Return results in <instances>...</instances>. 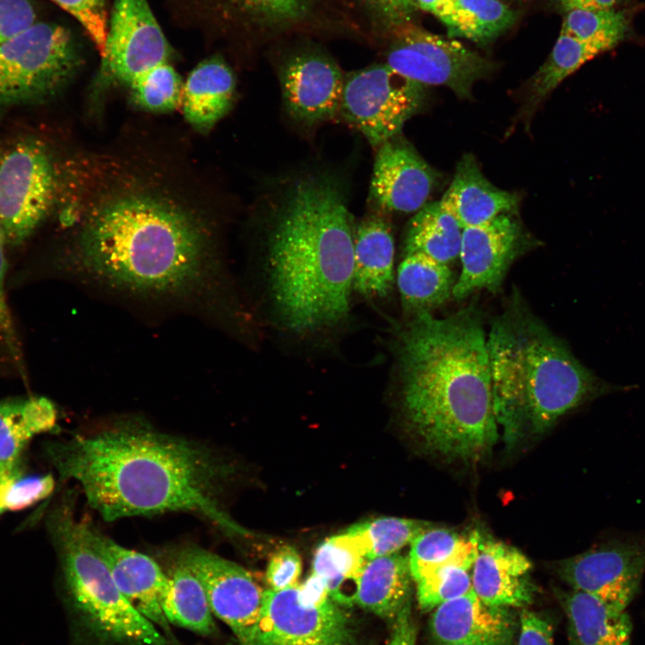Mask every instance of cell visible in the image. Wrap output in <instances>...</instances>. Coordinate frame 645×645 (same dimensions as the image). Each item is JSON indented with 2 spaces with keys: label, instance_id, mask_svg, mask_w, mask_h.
Returning <instances> with one entry per match:
<instances>
[{
  "label": "cell",
  "instance_id": "1",
  "mask_svg": "<svg viewBox=\"0 0 645 645\" xmlns=\"http://www.w3.org/2000/svg\"><path fill=\"white\" fill-rule=\"evenodd\" d=\"M61 479L75 480L89 505L108 522L184 512L230 536H245L222 506L232 466L207 445L123 420L49 445Z\"/></svg>",
  "mask_w": 645,
  "mask_h": 645
},
{
  "label": "cell",
  "instance_id": "2",
  "mask_svg": "<svg viewBox=\"0 0 645 645\" xmlns=\"http://www.w3.org/2000/svg\"><path fill=\"white\" fill-rule=\"evenodd\" d=\"M486 334L473 309L444 318L415 314L398 339L402 408L424 446L464 461L498 438Z\"/></svg>",
  "mask_w": 645,
  "mask_h": 645
},
{
  "label": "cell",
  "instance_id": "3",
  "mask_svg": "<svg viewBox=\"0 0 645 645\" xmlns=\"http://www.w3.org/2000/svg\"><path fill=\"white\" fill-rule=\"evenodd\" d=\"M355 232L353 216L335 180L308 176L288 189L268 238L271 299L288 330L314 333L347 317Z\"/></svg>",
  "mask_w": 645,
  "mask_h": 645
},
{
  "label": "cell",
  "instance_id": "4",
  "mask_svg": "<svg viewBox=\"0 0 645 645\" xmlns=\"http://www.w3.org/2000/svg\"><path fill=\"white\" fill-rule=\"evenodd\" d=\"M206 231L169 200L127 193L90 213L78 241L82 269L99 281L144 294H181L210 274Z\"/></svg>",
  "mask_w": 645,
  "mask_h": 645
},
{
  "label": "cell",
  "instance_id": "5",
  "mask_svg": "<svg viewBox=\"0 0 645 645\" xmlns=\"http://www.w3.org/2000/svg\"><path fill=\"white\" fill-rule=\"evenodd\" d=\"M493 407L508 447L543 434L564 414L630 389L598 378L517 297L486 336Z\"/></svg>",
  "mask_w": 645,
  "mask_h": 645
},
{
  "label": "cell",
  "instance_id": "6",
  "mask_svg": "<svg viewBox=\"0 0 645 645\" xmlns=\"http://www.w3.org/2000/svg\"><path fill=\"white\" fill-rule=\"evenodd\" d=\"M73 502V501H72ZM72 502L52 512L48 525L72 606L99 640L119 645H167L166 637L122 594L88 541Z\"/></svg>",
  "mask_w": 645,
  "mask_h": 645
},
{
  "label": "cell",
  "instance_id": "7",
  "mask_svg": "<svg viewBox=\"0 0 645 645\" xmlns=\"http://www.w3.org/2000/svg\"><path fill=\"white\" fill-rule=\"evenodd\" d=\"M78 64L71 32L59 24L38 21L0 44V107L50 98L71 79Z\"/></svg>",
  "mask_w": 645,
  "mask_h": 645
},
{
  "label": "cell",
  "instance_id": "8",
  "mask_svg": "<svg viewBox=\"0 0 645 645\" xmlns=\"http://www.w3.org/2000/svg\"><path fill=\"white\" fill-rule=\"evenodd\" d=\"M57 192L51 155L36 137L0 144V225L5 242L27 239L49 214Z\"/></svg>",
  "mask_w": 645,
  "mask_h": 645
},
{
  "label": "cell",
  "instance_id": "9",
  "mask_svg": "<svg viewBox=\"0 0 645 645\" xmlns=\"http://www.w3.org/2000/svg\"><path fill=\"white\" fill-rule=\"evenodd\" d=\"M424 86L386 64L371 65L344 78L340 113L378 148L422 107Z\"/></svg>",
  "mask_w": 645,
  "mask_h": 645
},
{
  "label": "cell",
  "instance_id": "10",
  "mask_svg": "<svg viewBox=\"0 0 645 645\" xmlns=\"http://www.w3.org/2000/svg\"><path fill=\"white\" fill-rule=\"evenodd\" d=\"M101 58L102 71L131 93L176 72L147 0H115Z\"/></svg>",
  "mask_w": 645,
  "mask_h": 645
},
{
  "label": "cell",
  "instance_id": "11",
  "mask_svg": "<svg viewBox=\"0 0 645 645\" xmlns=\"http://www.w3.org/2000/svg\"><path fill=\"white\" fill-rule=\"evenodd\" d=\"M386 59L403 76L422 85L446 86L462 99L494 69L492 62L459 41L408 25L398 33Z\"/></svg>",
  "mask_w": 645,
  "mask_h": 645
},
{
  "label": "cell",
  "instance_id": "12",
  "mask_svg": "<svg viewBox=\"0 0 645 645\" xmlns=\"http://www.w3.org/2000/svg\"><path fill=\"white\" fill-rule=\"evenodd\" d=\"M298 585L264 590L258 621L247 645H351L349 623L339 605L304 604Z\"/></svg>",
  "mask_w": 645,
  "mask_h": 645
},
{
  "label": "cell",
  "instance_id": "13",
  "mask_svg": "<svg viewBox=\"0 0 645 645\" xmlns=\"http://www.w3.org/2000/svg\"><path fill=\"white\" fill-rule=\"evenodd\" d=\"M556 569L572 589L627 610L645 574V536L608 539L559 562Z\"/></svg>",
  "mask_w": 645,
  "mask_h": 645
},
{
  "label": "cell",
  "instance_id": "14",
  "mask_svg": "<svg viewBox=\"0 0 645 645\" xmlns=\"http://www.w3.org/2000/svg\"><path fill=\"white\" fill-rule=\"evenodd\" d=\"M177 560L202 585L213 615L231 629L240 645H247L264 595L253 575L241 565L196 546L183 549Z\"/></svg>",
  "mask_w": 645,
  "mask_h": 645
},
{
  "label": "cell",
  "instance_id": "15",
  "mask_svg": "<svg viewBox=\"0 0 645 645\" xmlns=\"http://www.w3.org/2000/svg\"><path fill=\"white\" fill-rule=\"evenodd\" d=\"M527 236L509 213L462 230L461 271L452 296L465 298L475 291H496L515 259L523 252Z\"/></svg>",
  "mask_w": 645,
  "mask_h": 645
},
{
  "label": "cell",
  "instance_id": "16",
  "mask_svg": "<svg viewBox=\"0 0 645 645\" xmlns=\"http://www.w3.org/2000/svg\"><path fill=\"white\" fill-rule=\"evenodd\" d=\"M436 174L399 135L378 147L369 201L382 212L419 211L434 187Z\"/></svg>",
  "mask_w": 645,
  "mask_h": 645
},
{
  "label": "cell",
  "instance_id": "17",
  "mask_svg": "<svg viewBox=\"0 0 645 645\" xmlns=\"http://www.w3.org/2000/svg\"><path fill=\"white\" fill-rule=\"evenodd\" d=\"M288 114L305 125L331 119L340 112L344 77L330 58L304 53L289 59L280 73Z\"/></svg>",
  "mask_w": 645,
  "mask_h": 645
},
{
  "label": "cell",
  "instance_id": "18",
  "mask_svg": "<svg viewBox=\"0 0 645 645\" xmlns=\"http://www.w3.org/2000/svg\"><path fill=\"white\" fill-rule=\"evenodd\" d=\"M83 526L88 541L125 598L155 625L168 632V622L160 606L168 575L151 557L117 544L89 522L83 521Z\"/></svg>",
  "mask_w": 645,
  "mask_h": 645
},
{
  "label": "cell",
  "instance_id": "19",
  "mask_svg": "<svg viewBox=\"0 0 645 645\" xmlns=\"http://www.w3.org/2000/svg\"><path fill=\"white\" fill-rule=\"evenodd\" d=\"M517 627L509 608L484 603L472 589L434 608L430 621L443 645H513Z\"/></svg>",
  "mask_w": 645,
  "mask_h": 645
},
{
  "label": "cell",
  "instance_id": "20",
  "mask_svg": "<svg viewBox=\"0 0 645 645\" xmlns=\"http://www.w3.org/2000/svg\"><path fill=\"white\" fill-rule=\"evenodd\" d=\"M531 569V562L519 549L480 535L472 565V589L489 606L525 608L537 592Z\"/></svg>",
  "mask_w": 645,
  "mask_h": 645
},
{
  "label": "cell",
  "instance_id": "21",
  "mask_svg": "<svg viewBox=\"0 0 645 645\" xmlns=\"http://www.w3.org/2000/svg\"><path fill=\"white\" fill-rule=\"evenodd\" d=\"M518 202L515 194L492 185L470 154L460 159L449 188L439 201L462 228L478 226L500 214L509 213L516 208Z\"/></svg>",
  "mask_w": 645,
  "mask_h": 645
},
{
  "label": "cell",
  "instance_id": "22",
  "mask_svg": "<svg viewBox=\"0 0 645 645\" xmlns=\"http://www.w3.org/2000/svg\"><path fill=\"white\" fill-rule=\"evenodd\" d=\"M556 595L567 619L568 645H632L627 610L572 589Z\"/></svg>",
  "mask_w": 645,
  "mask_h": 645
},
{
  "label": "cell",
  "instance_id": "23",
  "mask_svg": "<svg viewBox=\"0 0 645 645\" xmlns=\"http://www.w3.org/2000/svg\"><path fill=\"white\" fill-rule=\"evenodd\" d=\"M393 262L389 221L379 213L365 217L355 232L353 288L367 298L386 297L393 285Z\"/></svg>",
  "mask_w": 645,
  "mask_h": 645
},
{
  "label": "cell",
  "instance_id": "24",
  "mask_svg": "<svg viewBox=\"0 0 645 645\" xmlns=\"http://www.w3.org/2000/svg\"><path fill=\"white\" fill-rule=\"evenodd\" d=\"M177 16L206 32L231 19L248 18L271 23L302 19L312 0H170Z\"/></svg>",
  "mask_w": 645,
  "mask_h": 645
},
{
  "label": "cell",
  "instance_id": "25",
  "mask_svg": "<svg viewBox=\"0 0 645 645\" xmlns=\"http://www.w3.org/2000/svg\"><path fill=\"white\" fill-rule=\"evenodd\" d=\"M235 90L236 78L223 58L200 63L183 85L181 103L187 122L199 130L211 129L228 112Z\"/></svg>",
  "mask_w": 645,
  "mask_h": 645
},
{
  "label": "cell",
  "instance_id": "26",
  "mask_svg": "<svg viewBox=\"0 0 645 645\" xmlns=\"http://www.w3.org/2000/svg\"><path fill=\"white\" fill-rule=\"evenodd\" d=\"M411 579L408 559L399 553L368 559L356 603L381 618L394 621L410 603Z\"/></svg>",
  "mask_w": 645,
  "mask_h": 645
},
{
  "label": "cell",
  "instance_id": "27",
  "mask_svg": "<svg viewBox=\"0 0 645 645\" xmlns=\"http://www.w3.org/2000/svg\"><path fill=\"white\" fill-rule=\"evenodd\" d=\"M367 560L361 540L346 530L327 538L316 548L313 573L325 581L333 602L350 606L356 603L360 576Z\"/></svg>",
  "mask_w": 645,
  "mask_h": 645
},
{
  "label": "cell",
  "instance_id": "28",
  "mask_svg": "<svg viewBox=\"0 0 645 645\" xmlns=\"http://www.w3.org/2000/svg\"><path fill=\"white\" fill-rule=\"evenodd\" d=\"M457 279L450 265L418 254H405L397 270L403 308L415 314L430 313L452 295Z\"/></svg>",
  "mask_w": 645,
  "mask_h": 645
},
{
  "label": "cell",
  "instance_id": "29",
  "mask_svg": "<svg viewBox=\"0 0 645 645\" xmlns=\"http://www.w3.org/2000/svg\"><path fill=\"white\" fill-rule=\"evenodd\" d=\"M462 230L439 202L426 203L408 221L405 254H418L449 265L460 257Z\"/></svg>",
  "mask_w": 645,
  "mask_h": 645
},
{
  "label": "cell",
  "instance_id": "30",
  "mask_svg": "<svg viewBox=\"0 0 645 645\" xmlns=\"http://www.w3.org/2000/svg\"><path fill=\"white\" fill-rule=\"evenodd\" d=\"M56 418L44 397L0 401V463L15 466L30 438L55 428Z\"/></svg>",
  "mask_w": 645,
  "mask_h": 645
},
{
  "label": "cell",
  "instance_id": "31",
  "mask_svg": "<svg viewBox=\"0 0 645 645\" xmlns=\"http://www.w3.org/2000/svg\"><path fill=\"white\" fill-rule=\"evenodd\" d=\"M160 606L168 624L202 636H210L216 631L213 614L202 585L178 560L168 575V584L160 598Z\"/></svg>",
  "mask_w": 645,
  "mask_h": 645
},
{
  "label": "cell",
  "instance_id": "32",
  "mask_svg": "<svg viewBox=\"0 0 645 645\" xmlns=\"http://www.w3.org/2000/svg\"><path fill=\"white\" fill-rule=\"evenodd\" d=\"M615 47L608 42L575 38L560 31L559 37L545 63L530 80L529 106L534 108L564 79L594 57Z\"/></svg>",
  "mask_w": 645,
  "mask_h": 645
},
{
  "label": "cell",
  "instance_id": "33",
  "mask_svg": "<svg viewBox=\"0 0 645 645\" xmlns=\"http://www.w3.org/2000/svg\"><path fill=\"white\" fill-rule=\"evenodd\" d=\"M479 538L477 531L465 536L447 529H426L410 544L408 559L412 580L417 581L433 570L450 563L472 568Z\"/></svg>",
  "mask_w": 645,
  "mask_h": 645
},
{
  "label": "cell",
  "instance_id": "34",
  "mask_svg": "<svg viewBox=\"0 0 645 645\" xmlns=\"http://www.w3.org/2000/svg\"><path fill=\"white\" fill-rule=\"evenodd\" d=\"M515 18L501 0H451L439 20L451 35L488 44L508 30Z\"/></svg>",
  "mask_w": 645,
  "mask_h": 645
},
{
  "label": "cell",
  "instance_id": "35",
  "mask_svg": "<svg viewBox=\"0 0 645 645\" xmlns=\"http://www.w3.org/2000/svg\"><path fill=\"white\" fill-rule=\"evenodd\" d=\"M431 527L423 520L381 517L355 524L347 530L361 540L366 557L372 559L398 553Z\"/></svg>",
  "mask_w": 645,
  "mask_h": 645
},
{
  "label": "cell",
  "instance_id": "36",
  "mask_svg": "<svg viewBox=\"0 0 645 645\" xmlns=\"http://www.w3.org/2000/svg\"><path fill=\"white\" fill-rule=\"evenodd\" d=\"M470 569L463 564L450 563L433 570L415 581L419 607L423 611L434 610L470 590Z\"/></svg>",
  "mask_w": 645,
  "mask_h": 645
},
{
  "label": "cell",
  "instance_id": "37",
  "mask_svg": "<svg viewBox=\"0 0 645 645\" xmlns=\"http://www.w3.org/2000/svg\"><path fill=\"white\" fill-rule=\"evenodd\" d=\"M72 15L83 28L100 54H104L108 27L107 0H50Z\"/></svg>",
  "mask_w": 645,
  "mask_h": 645
},
{
  "label": "cell",
  "instance_id": "38",
  "mask_svg": "<svg viewBox=\"0 0 645 645\" xmlns=\"http://www.w3.org/2000/svg\"><path fill=\"white\" fill-rule=\"evenodd\" d=\"M52 475L30 476L13 480L4 501L5 510H22L47 498L54 490Z\"/></svg>",
  "mask_w": 645,
  "mask_h": 645
},
{
  "label": "cell",
  "instance_id": "39",
  "mask_svg": "<svg viewBox=\"0 0 645 645\" xmlns=\"http://www.w3.org/2000/svg\"><path fill=\"white\" fill-rule=\"evenodd\" d=\"M302 563L297 551L289 546L276 550L266 569V580L271 590H282L297 584Z\"/></svg>",
  "mask_w": 645,
  "mask_h": 645
},
{
  "label": "cell",
  "instance_id": "40",
  "mask_svg": "<svg viewBox=\"0 0 645 645\" xmlns=\"http://www.w3.org/2000/svg\"><path fill=\"white\" fill-rule=\"evenodd\" d=\"M37 22V13L30 0H0V44Z\"/></svg>",
  "mask_w": 645,
  "mask_h": 645
},
{
  "label": "cell",
  "instance_id": "41",
  "mask_svg": "<svg viewBox=\"0 0 645 645\" xmlns=\"http://www.w3.org/2000/svg\"><path fill=\"white\" fill-rule=\"evenodd\" d=\"M553 627L542 615L523 608L519 617L518 645H555Z\"/></svg>",
  "mask_w": 645,
  "mask_h": 645
},
{
  "label": "cell",
  "instance_id": "42",
  "mask_svg": "<svg viewBox=\"0 0 645 645\" xmlns=\"http://www.w3.org/2000/svg\"><path fill=\"white\" fill-rule=\"evenodd\" d=\"M374 12L394 24H400L415 10L412 0H364Z\"/></svg>",
  "mask_w": 645,
  "mask_h": 645
},
{
  "label": "cell",
  "instance_id": "43",
  "mask_svg": "<svg viewBox=\"0 0 645 645\" xmlns=\"http://www.w3.org/2000/svg\"><path fill=\"white\" fill-rule=\"evenodd\" d=\"M416 626L410 614V603L405 606L394 620V628L387 645H415Z\"/></svg>",
  "mask_w": 645,
  "mask_h": 645
},
{
  "label": "cell",
  "instance_id": "44",
  "mask_svg": "<svg viewBox=\"0 0 645 645\" xmlns=\"http://www.w3.org/2000/svg\"><path fill=\"white\" fill-rule=\"evenodd\" d=\"M298 590L301 601L309 606H322L331 600L325 581L313 572L298 585Z\"/></svg>",
  "mask_w": 645,
  "mask_h": 645
},
{
  "label": "cell",
  "instance_id": "45",
  "mask_svg": "<svg viewBox=\"0 0 645 645\" xmlns=\"http://www.w3.org/2000/svg\"><path fill=\"white\" fill-rule=\"evenodd\" d=\"M561 9L566 13L573 9L612 10L633 7L641 3L638 0H556Z\"/></svg>",
  "mask_w": 645,
  "mask_h": 645
},
{
  "label": "cell",
  "instance_id": "46",
  "mask_svg": "<svg viewBox=\"0 0 645 645\" xmlns=\"http://www.w3.org/2000/svg\"><path fill=\"white\" fill-rule=\"evenodd\" d=\"M5 244L4 235L0 225V331L7 337L13 338L12 321L4 294V279L6 272V261L4 256Z\"/></svg>",
  "mask_w": 645,
  "mask_h": 645
},
{
  "label": "cell",
  "instance_id": "47",
  "mask_svg": "<svg viewBox=\"0 0 645 645\" xmlns=\"http://www.w3.org/2000/svg\"><path fill=\"white\" fill-rule=\"evenodd\" d=\"M20 473L15 466L5 465L0 463V513L4 510V501L7 491L15 478Z\"/></svg>",
  "mask_w": 645,
  "mask_h": 645
},
{
  "label": "cell",
  "instance_id": "48",
  "mask_svg": "<svg viewBox=\"0 0 645 645\" xmlns=\"http://www.w3.org/2000/svg\"><path fill=\"white\" fill-rule=\"evenodd\" d=\"M451 0H412L415 8L431 13L438 19L445 12Z\"/></svg>",
  "mask_w": 645,
  "mask_h": 645
}]
</instances>
